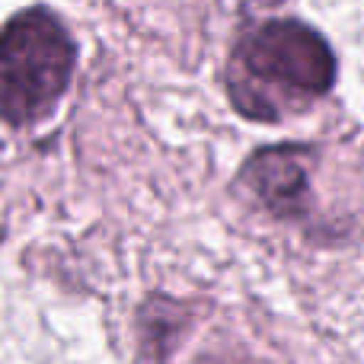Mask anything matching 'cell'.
I'll list each match as a JSON object with an SVG mask.
<instances>
[{
	"label": "cell",
	"mask_w": 364,
	"mask_h": 364,
	"mask_svg": "<svg viewBox=\"0 0 364 364\" xmlns=\"http://www.w3.org/2000/svg\"><path fill=\"white\" fill-rule=\"evenodd\" d=\"M336 83V55L316 29L272 19L240 38L227 74L233 106L256 122H278Z\"/></svg>",
	"instance_id": "cell-1"
},
{
	"label": "cell",
	"mask_w": 364,
	"mask_h": 364,
	"mask_svg": "<svg viewBox=\"0 0 364 364\" xmlns=\"http://www.w3.org/2000/svg\"><path fill=\"white\" fill-rule=\"evenodd\" d=\"M74 42L55 13L32 6L0 29V119L29 125L68 90Z\"/></svg>",
	"instance_id": "cell-2"
},
{
	"label": "cell",
	"mask_w": 364,
	"mask_h": 364,
	"mask_svg": "<svg viewBox=\"0 0 364 364\" xmlns=\"http://www.w3.org/2000/svg\"><path fill=\"white\" fill-rule=\"evenodd\" d=\"M310 164L307 147H265L243 166V182L275 218L301 220L310 211Z\"/></svg>",
	"instance_id": "cell-3"
}]
</instances>
